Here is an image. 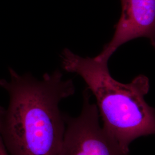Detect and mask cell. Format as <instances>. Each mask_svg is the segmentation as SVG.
I'll list each match as a JSON object with an SVG mask.
<instances>
[{"label": "cell", "mask_w": 155, "mask_h": 155, "mask_svg": "<svg viewBox=\"0 0 155 155\" xmlns=\"http://www.w3.org/2000/svg\"><path fill=\"white\" fill-rule=\"evenodd\" d=\"M9 80L0 87L9 97L6 108L0 106V136L10 155H57L66 129L62 100L73 95L72 79L59 70L45 73L38 80L9 68Z\"/></svg>", "instance_id": "6da1fadb"}, {"label": "cell", "mask_w": 155, "mask_h": 155, "mask_svg": "<svg viewBox=\"0 0 155 155\" xmlns=\"http://www.w3.org/2000/svg\"><path fill=\"white\" fill-rule=\"evenodd\" d=\"M61 58L64 70L83 79L96 100L102 127L125 153L129 155L136 139L155 135V109L145 99L148 78L140 75L130 83H121L111 75L108 62L84 58L68 48Z\"/></svg>", "instance_id": "7a4b0ae2"}, {"label": "cell", "mask_w": 155, "mask_h": 155, "mask_svg": "<svg viewBox=\"0 0 155 155\" xmlns=\"http://www.w3.org/2000/svg\"><path fill=\"white\" fill-rule=\"evenodd\" d=\"M83 105L77 117L66 114V129L57 155H129L125 153L100 124L96 104L86 87L83 91Z\"/></svg>", "instance_id": "3957f363"}, {"label": "cell", "mask_w": 155, "mask_h": 155, "mask_svg": "<svg viewBox=\"0 0 155 155\" xmlns=\"http://www.w3.org/2000/svg\"><path fill=\"white\" fill-rule=\"evenodd\" d=\"M121 17L110 41L94 58L108 62L122 45L140 38L149 39L155 49V0H121Z\"/></svg>", "instance_id": "277c9868"}, {"label": "cell", "mask_w": 155, "mask_h": 155, "mask_svg": "<svg viewBox=\"0 0 155 155\" xmlns=\"http://www.w3.org/2000/svg\"><path fill=\"white\" fill-rule=\"evenodd\" d=\"M0 155H10L6 149L4 144L0 136Z\"/></svg>", "instance_id": "5b68a950"}]
</instances>
